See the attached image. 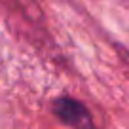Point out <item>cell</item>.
<instances>
[{"label":"cell","instance_id":"cell-1","mask_svg":"<svg viewBox=\"0 0 129 129\" xmlns=\"http://www.w3.org/2000/svg\"><path fill=\"white\" fill-rule=\"evenodd\" d=\"M51 112L59 118L63 123L70 125L74 129H95L91 112L84 103L70 99V97H59L51 105Z\"/></svg>","mask_w":129,"mask_h":129}]
</instances>
